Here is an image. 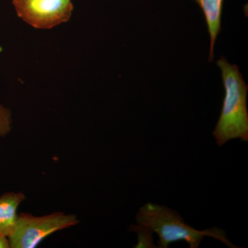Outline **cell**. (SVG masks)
I'll use <instances>...</instances> for the list:
<instances>
[{
	"label": "cell",
	"mask_w": 248,
	"mask_h": 248,
	"mask_svg": "<svg viewBox=\"0 0 248 248\" xmlns=\"http://www.w3.org/2000/svg\"><path fill=\"white\" fill-rule=\"evenodd\" d=\"M12 117L11 112L8 108L0 104V137H4L11 130Z\"/></svg>",
	"instance_id": "ba28073f"
},
{
	"label": "cell",
	"mask_w": 248,
	"mask_h": 248,
	"mask_svg": "<svg viewBox=\"0 0 248 248\" xmlns=\"http://www.w3.org/2000/svg\"><path fill=\"white\" fill-rule=\"evenodd\" d=\"M79 223L73 215L61 212L43 217L20 213L12 233L9 236L12 248H34L55 232L66 229Z\"/></svg>",
	"instance_id": "3957f363"
},
{
	"label": "cell",
	"mask_w": 248,
	"mask_h": 248,
	"mask_svg": "<svg viewBox=\"0 0 248 248\" xmlns=\"http://www.w3.org/2000/svg\"><path fill=\"white\" fill-rule=\"evenodd\" d=\"M138 224L149 228L158 234V248H168L171 243L184 241L190 248H197L206 236L221 241L228 247L237 248L227 238L226 232L214 227L205 231H197L185 223L184 218L175 210L164 205L146 203L136 215Z\"/></svg>",
	"instance_id": "7a4b0ae2"
},
{
	"label": "cell",
	"mask_w": 248,
	"mask_h": 248,
	"mask_svg": "<svg viewBox=\"0 0 248 248\" xmlns=\"http://www.w3.org/2000/svg\"><path fill=\"white\" fill-rule=\"evenodd\" d=\"M225 89L221 115L213 135L218 146L234 139L248 141V85L239 68L224 57L217 62Z\"/></svg>",
	"instance_id": "6da1fadb"
},
{
	"label": "cell",
	"mask_w": 248,
	"mask_h": 248,
	"mask_svg": "<svg viewBox=\"0 0 248 248\" xmlns=\"http://www.w3.org/2000/svg\"><path fill=\"white\" fill-rule=\"evenodd\" d=\"M10 242L9 237L4 235L0 234V248H9Z\"/></svg>",
	"instance_id": "9c48e42d"
},
{
	"label": "cell",
	"mask_w": 248,
	"mask_h": 248,
	"mask_svg": "<svg viewBox=\"0 0 248 248\" xmlns=\"http://www.w3.org/2000/svg\"><path fill=\"white\" fill-rule=\"evenodd\" d=\"M203 11L210 37L209 62L214 60V46L221 31L222 9L224 0H194Z\"/></svg>",
	"instance_id": "8992f818"
},
{
	"label": "cell",
	"mask_w": 248,
	"mask_h": 248,
	"mask_svg": "<svg viewBox=\"0 0 248 248\" xmlns=\"http://www.w3.org/2000/svg\"><path fill=\"white\" fill-rule=\"evenodd\" d=\"M18 17L32 27L50 29L71 17V0H13Z\"/></svg>",
	"instance_id": "277c9868"
},
{
	"label": "cell",
	"mask_w": 248,
	"mask_h": 248,
	"mask_svg": "<svg viewBox=\"0 0 248 248\" xmlns=\"http://www.w3.org/2000/svg\"><path fill=\"white\" fill-rule=\"evenodd\" d=\"M26 200L22 192H7L0 197V234L9 236L14 231L18 207Z\"/></svg>",
	"instance_id": "5b68a950"
},
{
	"label": "cell",
	"mask_w": 248,
	"mask_h": 248,
	"mask_svg": "<svg viewBox=\"0 0 248 248\" xmlns=\"http://www.w3.org/2000/svg\"><path fill=\"white\" fill-rule=\"evenodd\" d=\"M130 231L138 234V242L135 246L136 248H156L153 241V232L147 226L141 224L133 225L130 226Z\"/></svg>",
	"instance_id": "52a82bcc"
}]
</instances>
